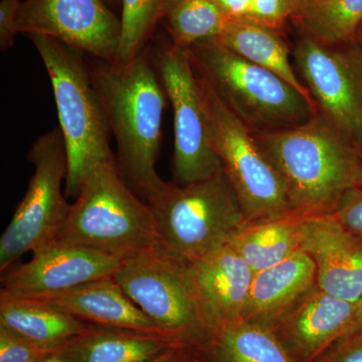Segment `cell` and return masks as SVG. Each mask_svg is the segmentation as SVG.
Returning a JSON list of instances; mask_svg holds the SVG:
<instances>
[{"label":"cell","mask_w":362,"mask_h":362,"mask_svg":"<svg viewBox=\"0 0 362 362\" xmlns=\"http://www.w3.org/2000/svg\"><path fill=\"white\" fill-rule=\"evenodd\" d=\"M301 249L314 261L324 292L356 303L362 293V240L334 214L306 216L300 228Z\"/></svg>","instance_id":"5bb4252c"},{"label":"cell","mask_w":362,"mask_h":362,"mask_svg":"<svg viewBox=\"0 0 362 362\" xmlns=\"http://www.w3.org/2000/svg\"><path fill=\"white\" fill-rule=\"evenodd\" d=\"M52 240L121 259L158 246L153 213L126 185L116 160L88 176Z\"/></svg>","instance_id":"277c9868"},{"label":"cell","mask_w":362,"mask_h":362,"mask_svg":"<svg viewBox=\"0 0 362 362\" xmlns=\"http://www.w3.org/2000/svg\"><path fill=\"white\" fill-rule=\"evenodd\" d=\"M30 297L42 300L86 323L173 338L132 301L113 275L66 291Z\"/></svg>","instance_id":"e0dca14e"},{"label":"cell","mask_w":362,"mask_h":362,"mask_svg":"<svg viewBox=\"0 0 362 362\" xmlns=\"http://www.w3.org/2000/svg\"><path fill=\"white\" fill-rule=\"evenodd\" d=\"M158 246L190 263L226 246L246 221L225 171L195 182H164L146 197Z\"/></svg>","instance_id":"5b68a950"},{"label":"cell","mask_w":362,"mask_h":362,"mask_svg":"<svg viewBox=\"0 0 362 362\" xmlns=\"http://www.w3.org/2000/svg\"><path fill=\"white\" fill-rule=\"evenodd\" d=\"M356 303L317 287L270 330L294 362H315L342 337Z\"/></svg>","instance_id":"9a60e30c"},{"label":"cell","mask_w":362,"mask_h":362,"mask_svg":"<svg viewBox=\"0 0 362 362\" xmlns=\"http://www.w3.org/2000/svg\"><path fill=\"white\" fill-rule=\"evenodd\" d=\"M188 265L211 335L243 321L255 276L245 259L228 244Z\"/></svg>","instance_id":"2e32d148"},{"label":"cell","mask_w":362,"mask_h":362,"mask_svg":"<svg viewBox=\"0 0 362 362\" xmlns=\"http://www.w3.org/2000/svg\"><path fill=\"white\" fill-rule=\"evenodd\" d=\"M87 66L116 140L119 168L146 199L165 182L157 173L156 162L168 101L148 49L126 65L89 57Z\"/></svg>","instance_id":"6da1fadb"},{"label":"cell","mask_w":362,"mask_h":362,"mask_svg":"<svg viewBox=\"0 0 362 362\" xmlns=\"http://www.w3.org/2000/svg\"><path fill=\"white\" fill-rule=\"evenodd\" d=\"M187 350L185 347L168 349L146 362H187Z\"/></svg>","instance_id":"836d02e7"},{"label":"cell","mask_w":362,"mask_h":362,"mask_svg":"<svg viewBox=\"0 0 362 362\" xmlns=\"http://www.w3.org/2000/svg\"><path fill=\"white\" fill-rule=\"evenodd\" d=\"M216 40L243 58L282 78L318 110L310 92L297 77L290 62L289 49L277 30L249 21H228Z\"/></svg>","instance_id":"603a6c76"},{"label":"cell","mask_w":362,"mask_h":362,"mask_svg":"<svg viewBox=\"0 0 362 362\" xmlns=\"http://www.w3.org/2000/svg\"><path fill=\"white\" fill-rule=\"evenodd\" d=\"M315 362H362V339L335 345Z\"/></svg>","instance_id":"4dcf8cb0"},{"label":"cell","mask_w":362,"mask_h":362,"mask_svg":"<svg viewBox=\"0 0 362 362\" xmlns=\"http://www.w3.org/2000/svg\"><path fill=\"white\" fill-rule=\"evenodd\" d=\"M40 362H71L68 356H66L63 350H54L49 352L47 356H45Z\"/></svg>","instance_id":"e575fe53"},{"label":"cell","mask_w":362,"mask_h":362,"mask_svg":"<svg viewBox=\"0 0 362 362\" xmlns=\"http://www.w3.org/2000/svg\"><path fill=\"white\" fill-rule=\"evenodd\" d=\"M333 214L349 232L362 240V181L345 192Z\"/></svg>","instance_id":"f1b7e54d"},{"label":"cell","mask_w":362,"mask_h":362,"mask_svg":"<svg viewBox=\"0 0 362 362\" xmlns=\"http://www.w3.org/2000/svg\"><path fill=\"white\" fill-rule=\"evenodd\" d=\"M359 339H362V293L359 299L356 302V309H354V317H352L349 327L345 331L342 337L335 343V345L356 341Z\"/></svg>","instance_id":"d6a6232c"},{"label":"cell","mask_w":362,"mask_h":362,"mask_svg":"<svg viewBox=\"0 0 362 362\" xmlns=\"http://www.w3.org/2000/svg\"><path fill=\"white\" fill-rule=\"evenodd\" d=\"M317 287L313 259L298 250L284 261L255 273L243 321L271 330Z\"/></svg>","instance_id":"ac0fdd59"},{"label":"cell","mask_w":362,"mask_h":362,"mask_svg":"<svg viewBox=\"0 0 362 362\" xmlns=\"http://www.w3.org/2000/svg\"><path fill=\"white\" fill-rule=\"evenodd\" d=\"M297 13L295 0H252L246 20L279 32Z\"/></svg>","instance_id":"83f0119b"},{"label":"cell","mask_w":362,"mask_h":362,"mask_svg":"<svg viewBox=\"0 0 362 362\" xmlns=\"http://www.w3.org/2000/svg\"><path fill=\"white\" fill-rule=\"evenodd\" d=\"M187 362H294L270 330L255 324H230L187 349Z\"/></svg>","instance_id":"7402d4cb"},{"label":"cell","mask_w":362,"mask_h":362,"mask_svg":"<svg viewBox=\"0 0 362 362\" xmlns=\"http://www.w3.org/2000/svg\"><path fill=\"white\" fill-rule=\"evenodd\" d=\"M107 6L111 7L112 9L116 8V6H121V0H104Z\"/></svg>","instance_id":"8d00e7d4"},{"label":"cell","mask_w":362,"mask_h":362,"mask_svg":"<svg viewBox=\"0 0 362 362\" xmlns=\"http://www.w3.org/2000/svg\"><path fill=\"white\" fill-rule=\"evenodd\" d=\"M114 278L140 309L187 349L211 337L189 265L157 246L123 259Z\"/></svg>","instance_id":"52a82bcc"},{"label":"cell","mask_w":362,"mask_h":362,"mask_svg":"<svg viewBox=\"0 0 362 362\" xmlns=\"http://www.w3.org/2000/svg\"><path fill=\"white\" fill-rule=\"evenodd\" d=\"M292 21L302 35L321 44H349L362 25V0H312Z\"/></svg>","instance_id":"cb8c5ba5"},{"label":"cell","mask_w":362,"mask_h":362,"mask_svg":"<svg viewBox=\"0 0 362 362\" xmlns=\"http://www.w3.org/2000/svg\"><path fill=\"white\" fill-rule=\"evenodd\" d=\"M216 0H178L164 18L171 42L188 49L218 37L228 23Z\"/></svg>","instance_id":"d4e9b609"},{"label":"cell","mask_w":362,"mask_h":362,"mask_svg":"<svg viewBox=\"0 0 362 362\" xmlns=\"http://www.w3.org/2000/svg\"><path fill=\"white\" fill-rule=\"evenodd\" d=\"M228 21L246 20L252 0H216Z\"/></svg>","instance_id":"1f68e13d"},{"label":"cell","mask_w":362,"mask_h":362,"mask_svg":"<svg viewBox=\"0 0 362 362\" xmlns=\"http://www.w3.org/2000/svg\"><path fill=\"white\" fill-rule=\"evenodd\" d=\"M176 347L185 346L162 335L93 324L62 350L71 362H146Z\"/></svg>","instance_id":"ffe728a7"},{"label":"cell","mask_w":362,"mask_h":362,"mask_svg":"<svg viewBox=\"0 0 362 362\" xmlns=\"http://www.w3.org/2000/svg\"><path fill=\"white\" fill-rule=\"evenodd\" d=\"M295 62L317 108L362 149V45H323L302 35Z\"/></svg>","instance_id":"8fae6325"},{"label":"cell","mask_w":362,"mask_h":362,"mask_svg":"<svg viewBox=\"0 0 362 362\" xmlns=\"http://www.w3.org/2000/svg\"><path fill=\"white\" fill-rule=\"evenodd\" d=\"M52 351L0 325V362H40Z\"/></svg>","instance_id":"4316f807"},{"label":"cell","mask_w":362,"mask_h":362,"mask_svg":"<svg viewBox=\"0 0 362 362\" xmlns=\"http://www.w3.org/2000/svg\"><path fill=\"white\" fill-rule=\"evenodd\" d=\"M18 28L51 37L90 58L115 64L122 23L104 0H23Z\"/></svg>","instance_id":"7c38bea8"},{"label":"cell","mask_w":362,"mask_h":362,"mask_svg":"<svg viewBox=\"0 0 362 362\" xmlns=\"http://www.w3.org/2000/svg\"><path fill=\"white\" fill-rule=\"evenodd\" d=\"M361 158H362V149H361Z\"/></svg>","instance_id":"f35d334b"},{"label":"cell","mask_w":362,"mask_h":362,"mask_svg":"<svg viewBox=\"0 0 362 362\" xmlns=\"http://www.w3.org/2000/svg\"><path fill=\"white\" fill-rule=\"evenodd\" d=\"M154 65L173 110L176 183L207 180L223 170L207 131L197 70L188 49L173 42L156 52Z\"/></svg>","instance_id":"30bf717a"},{"label":"cell","mask_w":362,"mask_h":362,"mask_svg":"<svg viewBox=\"0 0 362 362\" xmlns=\"http://www.w3.org/2000/svg\"><path fill=\"white\" fill-rule=\"evenodd\" d=\"M188 52L195 69L252 132L292 127L318 113L282 78L243 58L216 39L197 42Z\"/></svg>","instance_id":"8992f818"},{"label":"cell","mask_w":362,"mask_h":362,"mask_svg":"<svg viewBox=\"0 0 362 362\" xmlns=\"http://www.w3.org/2000/svg\"><path fill=\"white\" fill-rule=\"evenodd\" d=\"M197 73L211 146L235 188L247 220L295 211L282 178L252 131L226 106L209 80Z\"/></svg>","instance_id":"ba28073f"},{"label":"cell","mask_w":362,"mask_h":362,"mask_svg":"<svg viewBox=\"0 0 362 362\" xmlns=\"http://www.w3.org/2000/svg\"><path fill=\"white\" fill-rule=\"evenodd\" d=\"M356 42L362 45V25L359 26L356 35Z\"/></svg>","instance_id":"74e56055"},{"label":"cell","mask_w":362,"mask_h":362,"mask_svg":"<svg viewBox=\"0 0 362 362\" xmlns=\"http://www.w3.org/2000/svg\"><path fill=\"white\" fill-rule=\"evenodd\" d=\"M306 216L292 211L270 218L246 220L228 245L254 273L265 270L301 249L300 228Z\"/></svg>","instance_id":"44dd1931"},{"label":"cell","mask_w":362,"mask_h":362,"mask_svg":"<svg viewBox=\"0 0 362 362\" xmlns=\"http://www.w3.org/2000/svg\"><path fill=\"white\" fill-rule=\"evenodd\" d=\"M23 0L0 1V49L7 51L13 47L18 28V13Z\"/></svg>","instance_id":"f546056e"},{"label":"cell","mask_w":362,"mask_h":362,"mask_svg":"<svg viewBox=\"0 0 362 362\" xmlns=\"http://www.w3.org/2000/svg\"><path fill=\"white\" fill-rule=\"evenodd\" d=\"M0 325L44 349L59 350L90 330L93 324L37 298L1 290Z\"/></svg>","instance_id":"d6986e66"},{"label":"cell","mask_w":362,"mask_h":362,"mask_svg":"<svg viewBox=\"0 0 362 362\" xmlns=\"http://www.w3.org/2000/svg\"><path fill=\"white\" fill-rule=\"evenodd\" d=\"M28 263L1 273V290L44 296L114 275L123 259L105 252L51 240L33 251Z\"/></svg>","instance_id":"4fadbf2b"},{"label":"cell","mask_w":362,"mask_h":362,"mask_svg":"<svg viewBox=\"0 0 362 362\" xmlns=\"http://www.w3.org/2000/svg\"><path fill=\"white\" fill-rule=\"evenodd\" d=\"M252 133L295 211L333 214L345 192L362 181L361 150L320 112L292 127Z\"/></svg>","instance_id":"7a4b0ae2"},{"label":"cell","mask_w":362,"mask_h":362,"mask_svg":"<svg viewBox=\"0 0 362 362\" xmlns=\"http://www.w3.org/2000/svg\"><path fill=\"white\" fill-rule=\"evenodd\" d=\"M311 1L312 0H295V2H296L297 6L296 14L299 13L300 11H302V9H303L305 6H308V4H310ZM296 14H295V16H296Z\"/></svg>","instance_id":"d590c367"},{"label":"cell","mask_w":362,"mask_h":362,"mask_svg":"<svg viewBox=\"0 0 362 362\" xmlns=\"http://www.w3.org/2000/svg\"><path fill=\"white\" fill-rule=\"evenodd\" d=\"M28 159L35 171L23 201L0 239V272L4 273L26 252L51 242L70 211L62 190L68 158L59 127L33 142Z\"/></svg>","instance_id":"9c48e42d"},{"label":"cell","mask_w":362,"mask_h":362,"mask_svg":"<svg viewBox=\"0 0 362 362\" xmlns=\"http://www.w3.org/2000/svg\"><path fill=\"white\" fill-rule=\"evenodd\" d=\"M178 0H121L120 47L115 64L126 65L148 49L157 25Z\"/></svg>","instance_id":"484cf974"},{"label":"cell","mask_w":362,"mask_h":362,"mask_svg":"<svg viewBox=\"0 0 362 362\" xmlns=\"http://www.w3.org/2000/svg\"><path fill=\"white\" fill-rule=\"evenodd\" d=\"M47 69L68 158L66 197L76 199L88 176L101 164L115 161L111 134L96 94L85 54L42 35H30Z\"/></svg>","instance_id":"3957f363"}]
</instances>
